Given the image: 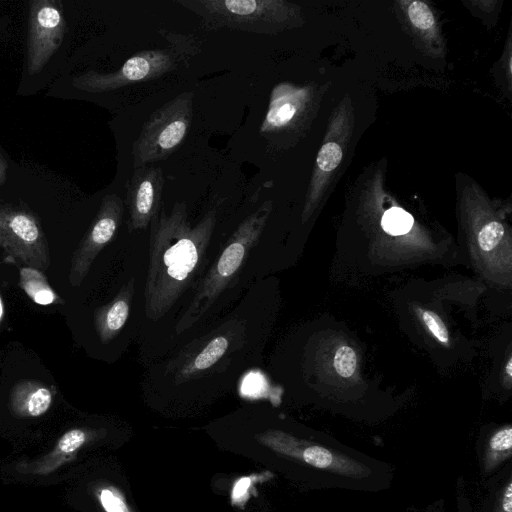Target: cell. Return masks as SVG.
<instances>
[{"instance_id":"obj_1","label":"cell","mask_w":512,"mask_h":512,"mask_svg":"<svg viewBox=\"0 0 512 512\" xmlns=\"http://www.w3.org/2000/svg\"><path fill=\"white\" fill-rule=\"evenodd\" d=\"M215 225L216 211L210 210L192 226L184 202L170 213L161 208L152 219L144 291L148 319L164 317L201 276Z\"/></svg>"},{"instance_id":"obj_2","label":"cell","mask_w":512,"mask_h":512,"mask_svg":"<svg viewBox=\"0 0 512 512\" xmlns=\"http://www.w3.org/2000/svg\"><path fill=\"white\" fill-rule=\"evenodd\" d=\"M271 208V202L265 201L239 224L215 263L198 281L191 302L175 326L177 333H182L196 324L236 279L248 253L263 233Z\"/></svg>"},{"instance_id":"obj_3","label":"cell","mask_w":512,"mask_h":512,"mask_svg":"<svg viewBox=\"0 0 512 512\" xmlns=\"http://www.w3.org/2000/svg\"><path fill=\"white\" fill-rule=\"evenodd\" d=\"M196 14L207 30H232L271 34L285 26L292 8L281 0H178Z\"/></svg>"},{"instance_id":"obj_4","label":"cell","mask_w":512,"mask_h":512,"mask_svg":"<svg viewBox=\"0 0 512 512\" xmlns=\"http://www.w3.org/2000/svg\"><path fill=\"white\" fill-rule=\"evenodd\" d=\"M192 116V92H183L154 111L132 145L134 168L173 154L188 135Z\"/></svg>"},{"instance_id":"obj_5","label":"cell","mask_w":512,"mask_h":512,"mask_svg":"<svg viewBox=\"0 0 512 512\" xmlns=\"http://www.w3.org/2000/svg\"><path fill=\"white\" fill-rule=\"evenodd\" d=\"M177 66L175 55L169 50L152 49L138 52L127 59L116 71L88 72L77 79L81 89L100 93L130 84L158 78Z\"/></svg>"},{"instance_id":"obj_6","label":"cell","mask_w":512,"mask_h":512,"mask_svg":"<svg viewBox=\"0 0 512 512\" xmlns=\"http://www.w3.org/2000/svg\"><path fill=\"white\" fill-rule=\"evenodd\" d=\"M65 21L58 7L49 1H33L30 8L28 69L40 70L58 49Z\"/></svg>"},{"instance_id":"obj_7","label":"cell","mask_w":512,"mask_h":512,"mask_svg":"<svg viewBox=\"0 0 512 512\" xmlns=\"http://www.w3.org/2000/svg\"><path fill=\"white\" fill-rule=\"evenodd\" d=\"M124 204L115 194L106 195L86 237L82 241L71 266L70 282L79 285L86 276L97 254L114 237L122 220Z\"/></svg>"},{"instance_id":"obj_8","label":"cell","mask_w":512,"mask_h":512,"mask_svg":"<svg viewBox=\"0 0 512 512\" xmlns=\"http://www.w3.org/2000/svg\"><path fill=\"white\" fill-rule=\"evenodd\" d=\"M165 179L162 169L136 168L127 185L128 231L144 230L160 210Z\"/></svg>"},{"instance_id":"obj_9","label":"cell","mask_w":512,"mask_h":512,"mask_svg":"<svg viewBox=\"0 0 512 512\" xmlns=\"http://www.w3.org/2000/svg\"><path fill=\"white\" fill-rule=\"evenodd\" d=\"M479 474L485 482L512 458V427L502 425L481 434L475 444Z\"/></svg>"},{"instance_id":"obj_10","label":"cell","mask_w":512,"mask_h":512,"mask_svg":"<svg viewBox=\"0 0 512 512\" xmlns=\"http://www.w3.org/2000/svg\"><path fill=\"white\" fill-rule=\"evenodd\" d=\"M0 244L20 255L38 246L40 231L35 220L22 212H0Z\"/></svg>"},{"instance_id":"obj_11","label":"cell","mask_w":512,"mask_h":512,"mask_svg":"<svg viewBox=\"0 0 512 512\" xmlns=\"http://www.w3.org/2000/svg\"><path fill=\"white\" fill-rule=\"evenodd\" d=\"M134 287V279H130L122 286L113 301L102 307L96 314V328L102 342L112 340L125 325L134 295Z\"/></svg>"},{"instance_id":"obj_12","label":"cell","mask_w":512,"mask_h":512,"mask_svg":"<svg viewBox=\"0 0 512 512\" xmlns=\"http://www.w3.org/2000/svg\"><path fill=\"white\" fill-rule=\"evenodd\" d=\"M485 485L474 512H512V461L483 482Z\"/></svg>"},{"instance_id":"obj_13","label":"cell","mask_w":512,"mask_h":512,"mask_svg":"<svg viewBox=\"0 0 512 512\" xmlns=\"http://www.w3.org/2000/svg\"><path fill=\"white\" fill-rule=\"evenodd\" d=\"M230 340L226 335L211 338L193 357L186 361L178 375L181 380L195 376L212 367L227 351Z\"/></svg>"},{"instance_id":"obj_14","label":"cell","mask_w":512,"mask_h":512,"mask_svg":"<svg viewBox=\"0 0 512 512\" xmlns=\"http://www.w3.org/2000/svg\"><path fill=\"white\" fill-rule=\"evenodd\" d=\"M21 285L29 297L39 305H48L55 300V295L48 283L34 269L24 268L21 270Z\"/></svg>"},{"instance_id":"obj_15","label":"cell","mask_w":512,"mask_h":512,"mask_svg":"<svg viewBox=\"0 0 512 512\" xmlns=\"http://www.w3.org/2000/svg\"><path fill=\"white\" fill-rule=\"evenodd\" d=\"M413 217L405 210L394 207L387 210L382 217V227L390 235H403L410 231Z\"/></svg>"},{"instance_id":"obj_16","label":"cell","mask_w":512,"mask_h":512,"mask_svg":"<svg viewBox=\"0 0 512 512\" xmlns=\"http://www.w3.org/2000/svg\"><path fill=\"white\" fill-rule=\"evenodd\" d=\"M52 401L51 392L45 387H38L31 391L25 403L20 404V410L26 415L37 417L44 414Z\"/></svg>"},{"instance_id":"obj_17","label":"cell","mask_w":512,"mask_h":512,"mask_svg":"<svg viewBox=\"0 0 512 512\" xmlns=\"http://www.w3.org/2000/svg\"><path fill=\"white\" fill-rule=\"evenodd\" d=\"M343 152L341 147L334 142L324 144L317 155V166L322 171H331L341 162Z\"/></svg>"},{"instance_id":"obj_18","label":"cell","mask_w":512,"mask_h":512,"mask_svg":"<svg viewBox=\"0 0 512 512\" xmlns=\"http://www.w3.org/2000/svg\"><path fill=\"white\" fill-rule=\"evenodd\" d=\"M504 235V227L501 223L491 221L480 230L478 244L484 252L491 251L497 246Z\"/></svg>"},{"instance_id":"obj_19","label":"cell","mask_w":512,"mask_h":512,"mask_svg":"<svg viewBox=\"0 0 512 512\" xmlns=\"http://www.w3.org/2000/svg\"><path fill=\"white\" fill-rule=\"evenodd\" d=\"M357 365V358L354 350L349 346L340 347L334 357V367L336 372L348 378L353 375Z\"/></svg>"},{"instance_id":"obj_20","label":"cell","mask_w":512,"mask_h":512,"mask_svg":"<svg viewBox=\"0 0 512 512\" xmlns=\"http://www.w3.org/2000/svg\"><path fill=\"white\" fill-rule=\"evenodd\" d=\"M86 438V433L81 429L69 430L58 440L56 451L63 457L70 456L85 443Z\"/></svg>"},{"instance_id":"obj_21","label":"cell","mask_w":512,"mask_h":512,"mask_svg":"<svg viewBox=\"0 0 512 512\" xmlns=\"http://www.w3.org/2000/svg\"><path fill=\"white\" fill-rule=\"evenodd\" d=\"M98 499L106 512H130L122 494L113 487L101 488Z\"/></svg>"},{"instance_id":"obj_22","label":"cell","mask_w":512,"mask_h":512,"mask_svg":"<svg viewBox=\"0 0 512 512\" xmlns=\"http://www.w3.org/2000/svg\"><path fill=\"white\" fill-rule=\"evenodd\" d=\"M408 15L415 27L421 30L429 29L434 24V17L429 7L420 1L412 2L408 7Z\"/></svg>"},{"instance_id":"obj_23","label":"cell","mask_w":512,"mask_h":512,"mask_svg":"<svg viewBox=\"0 0 512 512\" xmlns=\"http://www.w3.org/2000/svg\"><path fill=\"white\" fill-rule=\"evenodd\" d=\"M422 320L428 330L438 341L447 344L449 341L448 331L441 318L433 311L424 310L421 312Z\"/></svg>"},{"instance_id":"obj_24","label":"cell","mask_w":512,"mask_h":512,"mask_svg":"<svg viewBox=\"0 0 512 512\" xmlns=\"http://www.w3.org/2000/svg\"><path fill=\"white\" fill-rule=\"evenodd\" d=\"M455 512H474L473 503L462 476H459L455 483Z\"/></svg>"},{"instance_id":"obj_25","label":"cell","mask_w":512,"mask_h":512,"mask_svg":"<svg viewBox=\"0 0 512 512\" xmlns=\"http://www.w3.org/2000/svg\"><path fill=\"white\" fill-rule=\"evenodd\" d=\"M423 512H447L445 501L443 499H437L430 503Z\"/></svg>"},{"instance_id":"obj_26","label":"cell","mask_w":512,"mask_h":512,"mask_svg":"<svg viewBox=\"0 0 512 512\" xmlns=\"http://www.w3.org/2000/svg\"><path fill=\"white\" fill-rule=\"evenodd\" d=\"M246 384H247L246 385L247 391L250 389V390H252V392H255V391L258 390L256 388L257 386L261 387V381H260L259 377L258 376H254V375H252V379L248 380L246 382Z\"/></svg>"},{"instance_id":"obj_27","label":"cell","mask_w":512,"mask_h":512,"mask_svg":"<svg viewBox=\"0 0 512 512\" xmlns=\"http://www.w3.org/2000/svg\"><path fill=\"white\" fill-rule=\"evenodd\" d=\"M5 172H6V166L2 160V158L0 157V183H2L5 179Z\"/></svg>"},{"instance_id":"obj_28","label":"cell","mask_w":512,"mask_h":512,"mask_svg":"<svg viewBox=\"0 0 512 512\" xmlns=\"http://www.w3.org/2000/svg\"><path fill=\"white\" fill-rule=\"evenodd\" d=\"M506 373H507L508 376L512 375V360H511V358L507 362Z\"/></svg>"},{"instance_id":"obj_29","label":"cell","mask_w":512,"mask_h":512,"mask_svg":"<svg viewBox=\"0 0 512 512\" xmlns=\"http://www.w3.org/2000/svg\"><path fill=\"white\" fill-rule=\"evenodd\" d=\"M1 315H2V303H1V299H0V318H1Z\"/></svg>"}]
</instances>
